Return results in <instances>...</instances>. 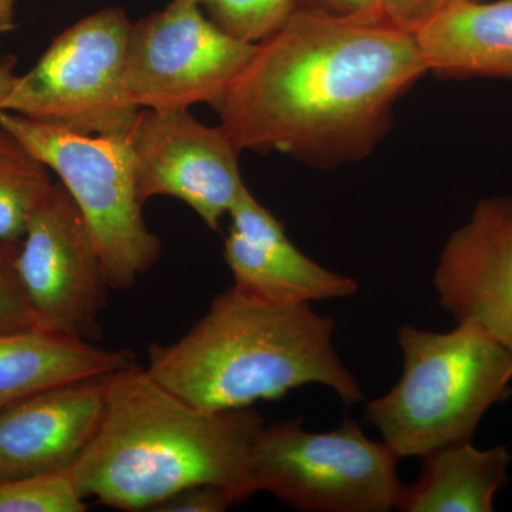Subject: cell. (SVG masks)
I'll use <instances>...</instances> for the list:
<instances>
[{"mask_svg":"<svg viewBox=\"0 0 512 512\" xmlns=\"http://www.w3.org/2000/svg\"><path fill=\"white\" fill-rule=\"evenodd\" d=\"M426 73L413 33L384 18L298 3L281 29L256 43L214 109L241 151L332 167L373 151L396 101Z\"/></svg>","mask_w":512,"mask_h":512,"instance_id":"6da1fadb","label":"cell"},{"mask_svg":"<svg viewBox=\"0 0 512 512\" xmlns=\"http://www.w3.org/2000/svg\"><path fill=\"white\" fill-rule=\"evenodd\" d=\"M264 424L252 407L197 409L134 362L109 376L103 423L70 476L84 500L121 511H154L200 485L241 504L258 493L252 447Z\"/></svg>","mask_w":512,"mask_h":512,"instance_id":"7a4b0ae2","label":"cell"},{"mask_svg":"<svg viewBox=\"0 0 512 512\" xmlns=\"http://www.w3.org/2000/svg\"><path fill=\"white\" fill-rule=\"evenodd\" d=\"M335 320L311 305H272L225 289L187 333L151 345L147 372L205 412L247 409L306 384L333 390L346 406L365 402L333 343Z\"/></svg>","mask_w":512,"mask_h":512,"instance_id":"3957f363","label":"cell"},{"mask_svg":"<svg viewBox=\"0 0 512 512\" xmlns=\"http://www.w3.org/2000/svg\"><path fill=\"white\" fill-rule=\"evenodd\" d=\"M397 342L403 375L367 403L365 420L399 458L471 441L485 413L511 393V353L476 325L446 333L404 325Z\"/></svg>","mask_w":512,"mask_h":512,"instance_id":"277c9868","label":"cell"},{"mask_svg":"<svg viewBox=\"0 0 512 512\" xmlns=\"http://www.w3.org/2000/svg\"><path fill=\"white\" fill-rule=\"evenodd\" d=\"M0 126L22 141L72 195L99 252L107 284L130 291L161 256L137 194L127 138L83 136L0 110Z\"/></svg>","mask_w":512,"mask_h":512,"instance_id":"5b68a950","label":"cell"},{"mask_svg":"<svg viewBox=\"0 0 512 512\" xmlns=\"http://www.w3.org/2000/svg\"><path fill=\"white\" fill-rule=\"evenodd\" d=\"M131 26L119 8L74 23L19 76L2 110L83 136L127 138L141 111L126 83Z\"/></svg>","mask_w":512,"mask_h":512,"instance_id":"8992f818","label":"cell"},{"mask_svg":"<svg viewBox=\"0 0 512 512\" xmlns=\"http://www.w3.org/2000/svg\"><path fill=\"white\" fill-rule=\"evenodd\" d=\"M399 460L352 420L326 433L303 430L301 420L264 424L252 447L256 490L306 512L392 511L403 487Z\"/></svg>","mask_w":512,"mask_h":512,"instance_id":"52a82bcc","label":"cell"},{"mask_svg":"<svg viewBox=\"0 0 512 512\" xmlns=\"http://www.w3.org/2000/svg\"><path fill=\"white\" fill-rule=\"evenodd\" d=\"M215 26L194 0H173L131 26L126 83L140 109L215 107L255 52Z\"/></svg>","mask_w":512,"mask_h":512,"instance_id":"ba28073f","label":"cell"},{"mask_svg":"<svg viewBox=\"0 0 512 512\" xmlns=\"http://www.w3.org/2000/svg\"><path fill=\"white\" fill-rule=\"evenodd\" d=\"M16 266L36 329L84 342L103 338L110 286L82 212L60 181L30 218Z\"/></svg>","mask_w":512,"mask_h":512,"instance_id":"9c48e42d","label":"cell"},{"mask_svg":"<svg viewBox=\"0 0 512 512\" xmlns=\"http://www.w3.org/2000/svg\"><path fill=\"white\" fill-rule=\"evenodd\" d=\"M127 144L140 201L177 198L214 231L248 188L241 150L227 131L205 126L190 110L141 109Z\"/></svg>","mask_w":512,"mask_h":512,"instance_id":"30bf717a","label":"cell"},{"mask_svg":"<svg viewBox=\"0 0 512 512\" xmlns=\"http://www.w3.org/2000/svg\"><path fill=\"white\" fill-rule=\"evenodd\" d=\"M433 285L457 323L478 326L512 355V195L477 202L444 245Z\"/></svg>","mask_w":512,"mask_h":512,"instance_id":"8fae6325","label":"cell"},{"mask_svg":"<svg viewBox=\"0 0 512 512\" xmlns=\"http://www.w3.org/2000/svg\"><path fill=\"white\" fill-rule=\"evenodd\" d=\"M109 376L32 394L0 412V480L70 473L99 433Z\"/></svg>","mask_w":512,"mask_h":512,"instance_id":"7c38bea8","label":"cell"},{"mask_svg":"<svg viewBox=\"0 0 512 512\" xmlns=\"http://www.w3.org/2000/svg\"><path fill=\"white\" fill-rule=\"evenodd\" d=\"M229 218L224 259L239 292L272 305H311L359 291L355 279L329 271L299 251L282 222L248 188Z\"/></svg>","mask_w":512,"mask_h":512,"instance_id":"4fadbf2b","label":"cell"},{"mask_svg":"<svg viewBox=\"0 0 512 512\" xmlns=\"http://www.w3.org/2000/svg\"><path fill=\"white\" fill-rule=\"evenodd\" d=\"M414 37L437 76L512 80V0H454Z\"/></svg>","mask_w":512,"mask_h":512,"instance_id":"5bb4252c","label":"cell"},{"mask_svg":"<svg viewBox=\"0 0 512 512\" xmlns=\"http://www.w3.org/2000/svg\"><path fill=\"white\" fill-rule=\"evenodd\" d=\"M136 362L128 349H104L40 329L0 333V412L60 384L106 376Z\"/></svg>","mask_w":512,"mask_h":512,"instance_id":"9a60e30c","label":"cell"},{"mask_svg":"<svg viewBox=\"0 0 512 512\" xmlns=\"http://www.w3.org/2000/svg\"><path fill=\"white\" fill-rule=\"evenodd\" d=\"M413 485L403 484L396 510L403 512H491L507 483L512 457L498 446L480 450L471 441L439 448L423 457Z\"/></svg>","mask_w":512,"mask_h":512,"instance_id":"2e32d148","label":"cell"},{"mask_svg":"<svg viewBox=\"0 0 512 512\" xmlns=\"http://www.w3.org/2000/svg\"><path fill=\"white\" fill-rule=\"evenodd\" d=\"M50 170L0 126V239L20 241L39 205L52 191Z\"/></svg>","mask_w":512,"mask_h":512,"instance_id":"e0dca14e","label":"cell"},{"mask_svg":"<svg viewBox=\"0 0 512 512\" xmlns=\"http://www.w3.org/2000/svg\"><path fill=\"white\" fill-rule=\"evenodd\" d=\"M207 18L242 42H262L285 25L296 0H194Z\"/></svg>","mask_w":512,"mask_h":512,"instance_id":"ac0fdd59","label":"cell"},{"mask_svg":"<svg viewBox=\"0 0 512 512\" xmlns=\"http://www.w3.org/2000/svg\"><path fill=\"white\" fill-rule=\"evenodd\" d=\"M86 501L70 473L0 480V512H83Z\"/></svg>","mask_w":512,"mask_h":512,"instance_id":"d6986e66","label":"cell"},{"mask_svg":"<svg viewBox=\"0 0 512 512\" xmlns=\"http://www.w3.org/2000/svg\"><path fill=\"white\" fill-rule=\"evenodd\" d=\"M20 241L0 239V333L36 329L35 316L18 274Z\"/></svg>","mask_w":512,"mask_h":512,"instance_id":"ffe728a7","label":"cell"},{"mask_svg":"<svg viewBox=\"0 0 512 512\" xmlns=\"http://www.w3.org/2000/svg\"><path fill=\"white\" fill-rule=\"evenodd\" d=\"M238 505L237 501L221 488L200 485L191 487L158 505L156 512H224Z\"/></svg>","mask_w":512,"mask_h":512,"instance_id":"44dd1931","label":"cell"},{"mask_svg":"<svg viewBox=\"0 0 512 512\" xmlns=\"http://www.w3.org/2000/svg\"><path fill=\"white\" fill-rule=\"evenodd\" d=\"M454 0H382V16L397 28L413 33Z\"/></svg>","mask_w":512,"mask_h":512,"instance_id":"7402d4cb","label":"cell"},{"mask_svg":"<svg viewBox=\"0 0 512 512\" xmlns=\"http://www.w3.org/2000/svg\"><path fill=\"white\" fill-rule=\"evenodd\" d=\"M309 6L335 15L383 18L382 0H309Z\"/></svg>","mask_w":512,"mask_h":512,"instance_id":"603a6c76","label":"cell"},{"mask_svg":"<svg viewBox=\"0 0 512 512\" xmlns=\"http://www.w3.org/2000/svg\"><path fill=\"white\" fill-rule=\"evenodd\" d=\"M18 60L15 56H5L0 59V110L5 106L6 100L15 90L19 76L15 74V67Z\"/></svg>","mask_w":512,"mask_h":512,"instance_id":"cb8c5ba5","label":"cell"},{"mask_svg":"<svg viewBox=\"0 0 512 512\" xmlns=\"http://www.w3.org/2000/svg\"><path fill=\"white\" fill-rule=\"evenodd\" d=\"M16 0H0V35L15 28Z\"/></svg>","mask_w":512,"mask_h":512,"instance_id":"d4e9b609","label":"cell"}]
</instances>
